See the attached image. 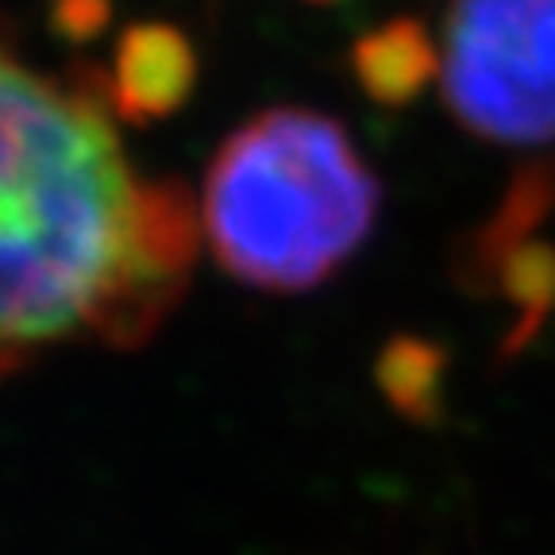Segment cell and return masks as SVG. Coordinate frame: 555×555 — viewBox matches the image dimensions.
<instances>
[{"mask_svg": "<svg viewBox=\"0 0 555 555\" xmlns=\"http://www.w3.org/2000/svg\"><path fill=\"white\" fill-rule=\"evenodd\" d=\"M197 240L193 193L124 151L108 69H35L0 24V382L66 344H147Z\"/></svg>", "mask_w": 555, "mask_h": 555, "instance_id": "obj_1", "label": "cell"}, {"mask_svg": "<svg viewBox=\"0 0 555 555\" xmlns=\"http://www.w3.org/2000/svg\"><path fill=\"white\" fill-rule=\"evenodd\" d=\"M378 217V178L332 116L267 108L217 151L201 228L217 262L255 289L321 286L363 247Z\"/></svg>", "mask_w": 555, "mask_h": 555, "instance_id": "obj_2", "label": "cell"}, {"mask_svg": "<svg viewBox=\"0 0 555 555\" xmlns=\"http://www.w3.org/2000/svg\"><path fill=\"white\" fill-rule=\"evenodd\" d=\"M440 81L451 116L475 135L555 143V0H451Z\"/></svg>", "mask_w": 555, "mask_h": 555, "instance_id": "obj_3", "label": "cell"}, {"mask_svg": "<svg viewBox=\"0 0 555 555\" xmlns=\"http://www.w3.org/2000/svg\"><path fill=\"white\" fill-rule=\"evenodd\" d=\"M197 86L193 39L173 24H131L120 31L108 69V96L124 124L166 120Z\"/></svg>", "mask_w": 555, "mask_h": 555, "instance_id": "obj_4", "label": "cell"}, {"mask_svg": "<svg viewBox=\"0 0 555 555\" xmlns=\"http://www.w3.org/2000/svg\"><path fill=\"white\" fill-rule=\"evenodd\" d=\"M555 208V158H532L513 178L505 197L482 228L467 235L455 251V282L475 297H490L494 270L517 243L532 240L544 217Z\"/></svg>", "mask_w": 555, "mask_h": 555, "instance_id": "obj_5", "label": "cell"}, {"mask_svg": "<svg viewBox=\"0 0 555 555\" xmlns=\"http://www.w3.org/2000/svg\"><path fill=\"white\" fill-rule=\"evenodd\" d=\"M351 74L374 104L401 108V104H413L440 74V47L433 43L421 20H386L356 39Z\"/></svg>", "mask_w": 555, "mask_h": 555, "instance_id": "obj_6", "label": "cell"}, {"mask_svg": "<svg viewBox=\"0 0 555 555\" xmlns=\"http://www.w3.org/2000/svg\"><path fill=\"white\" fill-rule=\"evenodd\" d=\"M490 297H502L513 312V324L505 332V356H517L540 328L547 312L555 309V247L544 240L517 243L494 270Z\"/></svg>", "mask_w": 555, "mask_h": 555, "instance_id": "obj_7", "label": "cell"}, {"mask_svg": "<svg viewBox=\"0 0 555 555\" xmlns=\"http://www.w3.org/2000/svg\"><path fill=\"white\" fill-rule=\"evenodd\" d=\"M443 371H448V351L425 336H393L374 363L378 390L390 398L398 413L421 425H433L440 416Z\"/></svg>", "mask_w": 555, "mask_h": 555, "instance_id": "obj_8", "label": "cell"}, {"mask_svg": "<svg viewBox=\"0 0 555 555\" xmlns=\"http://www.w3.org/2000/svg\"><path fill=\"white\" fill-rule=\"evenodd\" d=\"M51 31L66 43H93L113 24V0H51Z\"/></svg>", "mask_w": 555, "mask_h": 555, "instance_id": "obj_9", "label": "cell"}]
</instances>
